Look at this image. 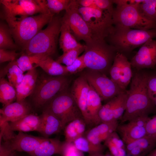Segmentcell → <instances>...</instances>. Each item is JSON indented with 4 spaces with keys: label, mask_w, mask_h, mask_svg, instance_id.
Instances as JSON below:
<instances>
[{
    "label": "cell",
    "mask_w": 156,
    "mask_h": 156,
    "mask_svg": "<svg viewBox=\"0 0 156 156\" xmlns=\"http://www.w3.org/2000/svg\"><path fill=\"white\" fill-rule=\"evenodd\" d=\"M150 75L142 70H136L133 75L127 97L125 111L121 122L148 116L154 108L155 101L149 94L147 82Z\"/></svg>",
    "instance_id": "1"
},
{
    "label": "cell",
    "mask_w": 156,
    "mask_h": 156,
    "mask_svg": "<svg viewBox=\"0 0 156 156\" xmlns=\"http://www.w3.org/2000/svg\"><path fill=\"white\" fill-rule=\"evenodd\" d=\"M154 38H156V28L143 30L114 26L113 31L105 39L117 52L125 55Z\"/></svg>",
    "instance_id": "2"
},
{
    "label": "cell",
    "mask_w": 156,
    "mask_h": 156,
    "mask_svg": "<svg viewBox=\"0 0 156 156\" xmlns=\"http://www.w3.org/2000/svg\"><path fill=\"white\" fill-rule=\"evenodd\" d=\"M85 45L83 54L86 68L109 74L117 53L115 48L105 40L92 39Z\"/></svg>",
    "instance_id": "3"
},
{
    "label": "cell",
    "mask_w": 156,
    "mask_h": 156,
    "mask_svg": "<svg viewBox=\"0 0 156 156\" xmlns=\"http://www.w3.org/2000/svg\"><path fill=\"white\" fill-rule=\"evenodd\" d=\"M62 24V17L54 15L44 29L40 30L22 50L27 55L51 56L55 52Z\"/></svg>",
    "instance_id": "4"
},
{
    "label": "cell",
    "mask_w": 156,
    "mask_h": 156,
    "mask_svg": "<svg viewBox=\"0 0 156 156\" xmlns=\"http://www.w3.org/2000/svg\"><path fill=\"white\" fill-rule=\"evenodd\" d=\"M53 16L39 14L7 23L15 43L22 50L43 27L50 22Z\"/></svg>",
    "instance_id": "5"
},
{
    "label": "cell",
    "mask_w": 156,
    "mask_h": 156,
    "mask_svg": "<svg viewBox=\"0 0 156 156\" xmlns=\"http://www.w3.org/2000/svg\"><path fill=\"white\" fill-rule=\"evenodd\" d=\"M77 5L78 11L88 26L92 39L105 40L114 28L112 17L114 11Z\"/></svg>",
    "instance_id": "6"
},
{
    "label": "cell",
    "mask_w": 156,
    "mask_h": 156,
    "mask_svg": "<svg viewBox=\"0 0 156 156\" xmlns=\"http://www.w3.org/2000/svg\"><path fill=\"white\" fill-rule=\"evenodd\" d=\"M0 2L2 5L3 17L7 23L38 13L51 15L45 0H0Z\"/></svg>",
    "instance_id": "7"
},
{
    "label": "cell",
    "mask_w": 156,
    "mask_h": 156,
    "mask_svg": "<svg viewBox=\"0 0 156 156\" xmlns=\"http://www.w3.org/2000/svg\"><path fill=\"white\" fill-rule=\"evenodd\" d=\"M69 80L65 76H45L38 79L32 95L34 106L44 107L55 96L68 89Z\"/></svg>",
    "instance_id": "8"
},
{
    "label": "cell",
    "mask_w": 156,
    "mask_h": 156,
    "mask_svg": "<svg viewBox=\"0 0 156 156\" xmlns=\"http://www.w3.org/2000/svg\"><path fill=\"white\" fill-rule=\"evenodd\" d=\"M112 17L114 26L146 30L156 28V23L143 17L136 5L116 3Z\"/></svg>",
    "instance_id": "9"
},
{
    "label": "cell",
    "mask_w": 156,
    "mask_h": 156,
    "mask_svg": "<svg viewBox=\"0 0 156 156\" xmlns=\"http://www.w3.org/2000/svg\"><path fill=\"white\" fill-rule=\"evenodd\" d=\"M44 107L47 108L59 119L63 129L70 122L83 118L70 92L67 89L57 95Z\"/></svg>",
    "instance_id": "10"
},
{
    "label": "cell",
    "mask_w": 156,
    "mask_h": 156,
    "mask_svg": "<svg viewBox=\"0 0 156 156\" xmlns=\"http://www.w3.org/2000/svg\"><path fill=\"white\" fill-rule=\"evenodd\" d=\"M83 74L102 101H108L124 91L106 75L87 68Z\"/></svg>",
    "instance_id": "11"
},
{
    "label": "cell",
    "mask_w": 156,
    "mask_h": 156,
    "mask_svg": "<svg viewBox=\"0 0 156 156\" xmlns=\"http://www.w3.org/2000/svg\"><path fill=\"white\" fill-rule=\"evenodd\" d=\"M77 6L76 0H72L62 20L68 25L71 33L78 41L83 40L86 43L92 40L91 33L86 23L78 11Z\"/></svg>",
    "instance_id": "12"
},
{
    "label": "cell",
    "mask_w": 156,
    "mask_h": 156,
    "mask_svg": "<svg viewBox=\"0 0 156 156\" xmlns=\"http://www.w3.org/2000/svg\"><path fill=\"white\" fill-rule=\"evenodd\" d=\"M127 97L126 90L102 105L99 112L101 123L116 122L121 120L126 109Z\"/></svg>",
    "instance_id": "13"
},
{
    "label": "cell",
    "mask_w": 156,
    "mask_h": 156,
    "mask_svg": "<svg viewBox=\"0 0 156 156\" xmlns=\"http://www.w3.org/2000/svg\"><path fill=\"white\" fill-rule=\"evenodd\" d=\"M132 66L127 56L117 52L110 69L111 79L122 90H125L133 77Z\"/></svg>",
    "instance_id": "14"
},
{
    "label": "cell",
    "mask_w": 156,
    "mask_h": 156,
    "mask_svg": "<svg viewBox=\"0 0 156 156\" xmlns=\"http://www.w3.org/2000/svg\"><path fill=\"white\" fill-rule=\"evenodd\" d=\"M136 70L153 68L156 66V40L151 39L142 45L130 61Z\"/></svg>",
    "instance_id": "15"
},
{
    "label": "cell",
    "mask_w": 156,
    "mask_h": 156,
    "mask_svg": "<svg viewBox=\"0 0 156 156\" xmlns=\"http://www.w3.org/2000/svg\"><path fill=\"white\" fill-rule=\"evenodd\" d=\"M149 118L139 117L118 125L116 131L125 144L146 136V126Z\"/></svg>",
    "instance_id": "16"
},
{
    "label": "cell",
    "mask_w": 156,
    "mask_h": 156,
    "mask_svg": "<svg viewBox=\"0 0 156 156\" xmlns=\"http://www.w3.org/2000/svg\"><path fill=\"white\" fill-rule=\"evenodd\" d=\"M90 86L83 75L74 81L70 92L76 105L80 111L87 126L89 120L87 108V103Z\"/></svg>",
    "instance_id": "17"
},
{
    "label": "cell",
    "mask_w": 156,
    "mask_h": 156,
    "mask_svg": "<svg viewBox=\"0 0 156 156\" xmlns=\"http://www.w3.org/2000/svg\"><path fill=\"white\" fill-rule=\"evenodd\" d=\"M47 138L44 137L35 136L19 131L17 134H15L10 140L4 141L7 142L12 150L18 152H24L29 154Z\"/></svg>",
    "instance_id": "18"
},
{
    "label": "cell",
    "mask_w": 156,
    "mask_h": 156,
    "mask_svg": "<svg viewBox=\"0 0 156 156\" xmlns=\"http://www.w3.org/2000/svg\"><path fill=\"white\" fill-rule=\"evenodd\" d=\"M31 110L30 105L25 100L5 105L0 109V125L18 120L30 114Z\"/></svg>",
    "instance_id": "19"
},
{
    "label": "cell",
    "mask_w": 156,
    "mask_h": 156,
    "mask_svg": "<svg viewBox=\"0 0 156 156\" xmlns=\"http://www.w3.org/2000/svg\"><path fill=\"white\" fill-rule=\"evenodd\" d=\"M118 125V122H101L86 131L84 136L93 144L101 145L114 131Z\"/></svg>",
    "instance_id": "20"
},
{
    "label": "cell",
    "mask_w": 156,
    "mask_h": 156,
    "mask_svg": "<svg viewBox=\"0 0 156 156\" xmlns=\"http://www.w3.org/2000/svg\"><path fill=\"white\" fill-rule=\"evenodd\" d=\"M40 116L41 122L38 132L44 137L49 138L63 129L59 119L46 107H44Z\"/></svg>",
    "instance_id": "21"
},
{
    "label": "cell",
    "mask_w": 156,
    "mask_h": 156,
    "mask_svg": "<svg viewBox=\"0 0 156 156\" xmlns=\"http://www.w3.org/2000/svg\"><path fill=\"white\" fill-rule=\"evenodd\" d=\"M36 68L27 71L24 75L21 82L16 88V101H21L32 94L35 88L38 78Z\"/></svg>",
    "instance_id": "22"
},
{
    "label": "cell",
    "mask_w": 156,
    "mask_h": 156,
    "mask_svg": "<svg viewBox=\"0 0 156 156\" xmlns=\"http://www.w3.org/2000/svg\"><path fill=\"white\" fill-rule=\"evenodd\" d=\"M90 86L87 108L89 120V127L91 128L101 123L99 112L102 105L100 96L93 88Z\"/></svg>",
    "instance_id": "23"
},
{
    "label": "cell",
    "mask_w": 156,
    "mask_h": 156,
    "mask_svg": "<svg viewBox=\"0 0 156 156\" xmlns=\"http://www.w3.org/2000/svg\"><path fill=\"white\" fill-rule=\"evenodd\" d=\"M156 141L147 136L126 144L127 155L145 156L153 149Z\"/></svg>",
    "instance_id": "24"
},
{
    "label": "cell",
    "mask_w": 156,
    "mask_h": 156,
    "mask_svg": "<svg viewBox=\"0 0 156 156\" xmlns=\"http://www.w3.org/2000/svg\"><path fill=\"white\" fill-rule=\"evenodd\" d=\"M65 144L57 138H48L33 152L32 156H52L55 154L62 155Z\"/></svg>",
    "instance_id": "25"
},
{
    "label": "cell",
    "mask_w": 156,
    "mask_h": 156,
    "mask_svg": "<svg viewBox=\"0 0 156 156\" xmlns=\"http://www.w3.org/2000/svg\"><path fill=\"white\" fill-rule=\"evenodd\" d=\"M41 122L40 116L30 114L21 119L8 123L10 129L13 131L28 132H38Z\"/></svg>",
    "instance_id": "26"
},
{
    "label": "cell",
    "mask_w": 156,
    "mask_h": 156,
    "mask_svg": "<svg viewBox=\"0 0 156 156\" xmlns=\"http://www.w3.org/2000/svg\"><path fill=\"white\" fill-rule=\"evenodd\" d=\"M86 124L82 118L72 120L68 123L64 130L66 143H73L78 138L83 136L86 132Z\"/></svg>",
    "instance_id": "27"
},
{
    "label": "cell",
    "mask_w": 156,
    "mask_h": 156,
    "mask_svg": "<svg viewBox=\"0 0 156 156\" xmlns=\"http://www.w3.org/2000/svg\"><path fill=\"white\" fill-rule=\"evenodd\" d=\"M60 34L59 42L63 53L82 45L78 42L71 33L67 23L62 20Z\"/></svg>",
    "instance_id": "28"
},
{
    "label": "cell",
    "mask_w": 156,
    "mask_h": 156,
    "mask_svg": "<svg viewBox=\"0 0 156 156\" xmlns=\"http://www.w3.org/2000/svg\"><path fill=\"white\" fill-rule=\"evenodd\" d=\"M40 67L50 76L55 77L68 75L65 66L62 65L54 60L51 56L44 58L35 67Z\"/></svg>",
    "instance_id": "29"
},
{
    "label": "cell",
    "mask_w": 156,
    "mask_h": 156,
    "mask_svg": "<svg viewBox=\"0 0 156 156\" xmlns=\"http://www.w3.org/2000/svg\"><path fill=\"white\" fill-rule=\"evenodd\" d=\"M113 132L104 142L113 156H127L126 144L116 132Z\"/></svg>",
    "instance_id": "30"
},
{
    "label": "cell",
    "mask_w": 156,
    "mask_h": 156,
    "mask_svg": "<svg viewBox=\"0 0 156 156\" xmlns=\"http://www.w3.org/2000/svg\"><path fill=\"white\" fill-rule=\"evenodd\" d=\"M23 72L16 64V60L10 62L0 71V78L7 75L9 82L16 88L21 82Z\"/></svg>",
    "instance_id": "31"
},
{
    "label": "cell",
    "mask_w": 156,
    "mask_h": 156,
    "mask_svg": "<svg viewBox=\"0 0 156 156\" xmlns=\"http://www.w3.org/2000/svg\"><path fill=\"white\" fill-rule=\"evenodd\" d=\"M16 97V88L4 77L0 78V102L4 106L13 103Z\"/></svg>",
    "instance_id": "32"
},
{
    "label": "cell",
    "mask_w": 156,
    "mask_h": 156,
    "mask_svg": "<svg viewBox=\"0 0 156 156\" xmlns=\"http://www.w3.org/2000/svg\"><path fill=\"white\" fill-rule=\"evenodd\" d=\"M23 53V52H22ZM49 56L44 54L27 55L22 53L16 62L23 72L35 68V66L45 57Z\"/></svg>",
    "instance_id": "33"
},
{
    "label": "cell",
    "mask_w": 156,
    "mask_h": 156,
    "mask_svg": "<svg viewBox=\"0 0 156 156\" xmlns=\"http://www.w3.org/2000/svg\"><path fill=\"white\" fill-rule=\"evenodd\" d=\"M19 47L15 43L8 24L0 23V49L16 50Z\"/></svg>",
    "instance_id": "34"
},
{
    "label": "cell",
    "mask_w": 156,
    "mask_h": 156,
    "mask_svg": "<svg viewBox=\"0 0 156 156\" xmlns=\"http://www.w3.org/2000/svg\"><path fill=\"white\" fill-rule=\"evenodd\" d=\"M136 6L143 17L156 23V0H142Z\"/></svg>",
    "instance_id": "35"
},
{
    "label": "cell",
    "mask_w": 156,
    "mask_h": 156,
    "mask_svg": "<svg viewBox=\"0 0 156 156\" xmlns=\"http://www.w3.org/2000/svg\"><path fill=\"white\" fill-rule=\"evenodd\" d=\"M73 143L78 150L83 152L87 153L89 154L102 153L104 148L103 145L94 144L84 136L77 139Z\"/></svg>",
    "instance_id": "36"
},
{
    "label": "cell",
    "mask_w": 156,
    "mask_h": 156,
    "mask_svg": "<svg viewBox=\"0 0 156 156\" xmlns=\"http://www.w3.org/2000/svg\"><path fill=\"white\" fill-rule=\"evenodd\" d=\"M85 45L81 46L70 50L66 53H63L58 57L56 61L60 64H63L68 66L71 65L84 51Z\"/></svg>",
    "instance_id": "37"
},
{
    "label": "cell",
    "mask_w": 156,
    "mask_h": 156,
    "mask_svg": "<svg viewBox=\"0 0 156 156\" xmlns=\"http://www.w3.org/2000/svg\"><path fill=\"white\" fill-rule=\"evenodd\" d=\"M72 0H47L46 3L50 14L53 16L70 7Z\"/></svg>",
    "instance_id": "38"
},
{
    "label": "cell",
    "mask_w": 156,
    "mask_h": 156,
    "mask_svg": "<svg viewBox=\"0 0 156 156\" xmlns=\"http://www.w3.org/2000/svg\"><path fill=\"white\" fill-rule=\"evenodd\" d=\"M65 67L68 74H76L86 68L83 54L79 56L71 65L65 66Z\"/></svg>",
    "instance_id": "39"
},
{
    "label": "cell",
    "mask_w": 156,
    "mask_h": 156,
    "mask_svg": "<svg viewBox=\"0 0 156 156\" xmlns=\"http://www.w3.org/2000/svg\"><path fill=\"white\" fill-rule=\"evenodd\" d=\"M17 53L16 50H8L0 49V63L7 62H12L16 60L17 57L22 54Z\"/></svg>",
    "instance_id": "40"
},
{
    "label": "cell",
    "mask_w": 156,
    "mask_h": 156,
    "mask_svg": "<svg viewBox=\"0 0 156 156\" xmlns=\"http://www.w3.org/2000/svg\"><path fill=\"white\" fill-rule=\"evenodd\" d=\"M62 156H84L83 152L78 150L73 143H66L61 155Z\"/></svg>",
    "instance_id": "41"
},
{
    "label": "cell",
    "mask_w": 156,
    "mask_h": 156,
    "mask_svg": "<svg viewBox=\"0 0 156 156\" xmlns=\"http://www.w3.org/2000/svg\"><path fill=\"white\" fill-rule=\"evenodd\" d=\"M146 136L156 141V116L149 118L146 126Z\"/></svg>",
    "instance_id": "42"
},
{
    "label": "cell",
    "mask_w": 156,
    "mask_h": 156,
    "mask_svg": "<svg viewBox=\"0 0 156 156\" xmlns=\"http://www.w3.org/2000/svg\"><path fill=\"white\" fill-rule=\"evenodd\" d=\"M147 87L150 96L156 101L154 96L156 95V74L150 75L148 81Z\"/></svg>",
    "instance_id": "43"
},
{
    "label": "cell",
    "mask_w": 156,
    "mask_h": 156,
    "mask_svg": "<svg viewBox=\"0 0 156 156\" xmlns=\"http://www.w3.org/2000/svg\"><path fill=\"white\" fill-rule=\"evenodd\" d=\"M95 4L98 8L103 10L113 12L114 3L113 0H94Z\"/></svg>",
    "instance_id": "44"
},
{
    "label": "cell",
    "mask_w": 156,
    "mask_h": 156,
    "mask_svg": "<svg viewBox=\"0 0 156 156\" xmlns=\"http://www.w3.org/2000/svg\"><path fill=\"white\" fill-rule=\"evenodd\" d=\"M76 1L78 5L81 7L98 8L95 4L94 0H76Z\"/></svg>",
    "instance_id": "45"
},
{
    "label": "cell",
    "mask_w": 156,
    "mask_h": 156,
    "mask_svg": "<svg viewBox=\"0 0 156 156\" xmlns=\"http://www.w3.org/2000/svg\"><path fill=\"white\" fill-rule=\"evenodd\" d=\"M145 156H156V148L153 149Z\"/></svg>",
    "instance_id": "46"
},
{
    "label": "cell",
    "mask_w": 156,
    "mask_h": 156,
    "mask_svg": "<svg viewBox=\"0 0 156 156\" xmlns=\"http://www.w3.org/2000/svg\"><path fill=\"white\" fill-rule=\"evenodd\" d=\"M19 153V152L15 151L12 156H32L28 153L27 154V155H23L20 154Z\"/></svg>",
    "instance_id": "47"
},
{
    "label": "cell",
    "mask_w": 156,
    "mask_h": 156,
    "mask_svg": "<svg viewBox=\"0 0 156 156\" xmlns=\"http://www.w3.org/2000/svg\"><path fill=\"white\" fill-rule=\"evenodd\" d=\"M102 153H96L91 154H89L88 156H103Z\"/></svg>",
    "instance_id": "48"
},
{
    "label": "cell",
    "mask_w": 156,
    "mask_h": 156,
    "mask_svg": "<svg viewBox=\"0 0 156 156\" xmlns=\"http://www.w3.org/2000/svg\"><path fill=\"white\" fill-rule=\"evenodd\" d=\"M103 156H113L111 154L107 153L105 155H103Z\"/></svg>",
    "instance_id": "49"
},
{
    "label": "cell",
    "mask_w": 156,
    "mask_h": 156,
    "mask_svg": "<svg viewBox=\"0 0 156 156\" xmlns=\"http://www.w3.org/2000/svg\"><path fill=\"white\" fill-rule=\"evenodd\" d=\"M128 156H129L128 155Z\"/></svg>",
    "instance_id": "50"
}]
</instances>
